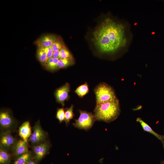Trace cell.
Wrapping results in <instances>:
<instances>
[{"label": "cell", "instance_id": "7c38bea8", "mask_svg": "<svg viewBox=\"0 0 164 164\" xmlns=\"http://www.w3.org/2000/svg\"><path fill=\"white\" fill-rule=\"evenodd\" d=\"M18 132L19 135L22 139L28 143L32 133L29 122L28 121L24 122L19 127Z\"/></svg>", "mask_w": 164, "mask_h": 164}, {"label": "cell", "instance_id": "603a6c76", "mask_svg": "<svg viewBox=\"0 0 164 164\" xmlns=\"http://www.w3.org/2000/svg\"><path fill=\"white\" fill-rule=\"evenodd\" d=\"M65 112L63 108L57 109L56 117L59 121L60 123H62L65 119Z\"/></svg>", "mask_w": 164, "mask_h": 164}, {"label": "cell", "instance_id": "7402d4cb", "mask_svg": "<svg viewBox=\"0 0 164 164\" xmlns=\"http://www.w3.org/2000/svg\"><path fill=\"white\" fill-rule=\"evenodd\" d=\"M65 46L64 43L61 38H59L55 41L52 46L54 52L60 50Z\"/></svg>", "mask_w": 164, "mask_h": 164}, {"label": "cell", "instance_id": "8fae6325", "mask_svg": "<svg viewBox=\"0 0 164 164\" xmlns=\"http://www.w3.org/2000/svg\"><path fill=\"white\" fill-rule=\"evenodd\" d=\"M12 149V156L15 158L29 151L28 143L22 139L16 141Z\"/></svg>", "mask_w": 164, "mask_h": 164}, {"label": "cell", "instance_id": "4fadbf2b", "mask_svg": "<svg viewBox=\"0 0 164 164\" xmlns=\"http://www.w3.org/2000/svg\"><path fill=\"white\" fill-rule=\"evenodd\" d=\"M136 120L137 122L140 124L144 131L150 133L160 140L164 148V135H161L156 133L153 130L150 126L144 122L141 118H137Z\"/></svg>", "mask_w": 164, "mask_h": 164}, {"label": "cell", "instance_id": "6da1fadb", "mask_svg": "<svg viewBox=\"0 0 164 164\" xmlns=\"http://www.w3.org/2000/svg\"><path fill=\"white\" fill-rule=\"evenodd\" d=\"M129 28L126 23L106 18L93 32V43L103 54H111L126 50L131 40Z\"/></svg>", "mask_w": 164, "mask_h": 164}, {"label": "cell", "instance_id": "484cf974", "mask_svg": "<svg viewBox=\"0 0 164 164\" xmlns=\"http://www.w3.org/2000/svg\"><path fill=\"white\" fill-rule=\"evenodd\" d=\"M37 163L35 162V161L32 159L29 161L26 164H37Z\"/></svg>", "mask_w": 164, "mask_h": 164}, {"label": "cell", "instance_id": "30bf717a", "mask_svg": "<svg viewBox=\"0 0 164 164\" xmlns=\"http://www.w3.org/2000/svg\"><path fill=\"white\" fill-rule=\"evenodd\" d=\"M58 36L53 34L43 35L34 42L37 46L46 47L52 46L55 41L59 38Z\"/></svg>", "mask_w": 164, "mask_h": 164}, {"label": "cell", "instance_id": "52a82bcc", "mask_svg": "<svg viewBox=\"0 0 164 164\" xmlns=\"http://www.w3.org/2000/svg\"><path fill=\"white\" fill-rule=\"evenodd\" d=\"M70 91L69 84L66 83L57 89L54 93L56 101L63 106L64 102L69 97V93Z\"/></svg>", "mask_w": 164, "mask_h": 164}, {"label": "cell", "instance_id": "9a60e30c", "mask_svg": "<svg viewBox=\"0 0 164 164\" xmlns=\"http://www.w3.org/2000/svg\"><path fill=\"white\" fill-rule=\"evenodd\" d=\"M59 60L58 59L52 57L48 58L44 66L46 69L52 72L59 70V68L58 63Z\"/></svg>", "mask_w": 164, "mask_h": 164}, {"label": "cell", "instance_id": "5b68a950", "mask_svg": "<svg viewBox=\"0 0 164 164\" xmlns=\"http://www.w3.org/2000/svg\"><path fill=\"white\" fill-rule=\"evenodd\" d=\"M47 136V133L43 129L38 121L33 127V132L29 140L32 144L35 145L45 141Z\"/></svg>", "mask_w": 164, "mask_h": 164}, {"label": "cell", "instance_id": "d4e9b609", "mask_svg": "<svg viewBox=\"0 0 164 164\" xmlns=\"http://www.w3.org/2000/svg\"><path fill=\"white\" fill-rule=\"evenodd\" d=\"M52 57L59 59H60V50L54 52Z\"/></svg>", "mask_w": 164, "mask_h": 164}, {"label": "cell", "instance_id": "3957f363", "mask_svg": "<svg viewBox=\"0 0 164 164\" xmlns=\"http://www.w3.org/2000/svg\"><path fill=\"white\" fill-rule=\"evenodd\" d=\"M96 105L112 101L117 97L114 90L105 83L99 84L95 89Z\"/></svg>", "mask_w": 164, "mask_h": 164}, {"label": "cell", "instance_id": "e0dca14e", "mask_svg": "<svg viewBox=\"0 0 164 164\" xmlns=\"http://www.w3.org/2000/svg\"><path fill=\"white\" fill-rule=\"evenodd\" d=\"M36 57L41 64L44 67L48 58L43 47L37 46L36 51Z\"/></svg>", "mask_w": 164, "mask_h": 164}, {"label": "cell", "instance_id": "7a4b0ae2", "mask_svg": "<svg viewBox=\"0 0 164 164\" xmlns=\"http://www.w3.org/2000/svg\"><path fill=\"white\" fill-rule=\"evenodd\" d=\"M93 114L95 119L110 123L119 116L120 109L119 101L116 98L108 102L96 105Z\"/></svg>", "mask_w": 164, "mask_h": 164}, {"label": "cell", "instance_id": "277c9868", "mask_svg": "<svg viewBox=\"0 0 164 164\" xmlns=\"http://www.w3.org/2000/svg\"><path fill=\"white\" fill-rule=\"evenodd\" d=\"M80 115L75 122L73 123L74 126L78 128L86 130L90 129L95 121L92 113L80 110Z\"/></svg>", "mask_w": 164, "mask_h": 164}, {"label": "cell", "instance_id": "2e32d148", "mask_svg": "<svg viewBox=\"0 0 164 164\" xmlns=\"http://www.w3.org/2000/svg\"><path fill=\"white\" fill-rule=\"evenodd\" d=\"M12 158L7 150L0 147V164H10Z\"/></svg>", "mask_w": 164, "mask_h": 164}, {"label": "cell", "instance_id": "8992f818", "mask_svg": "<svg viewBox=\"0 0 164 164\" xmlns=\"http://www.w3.org/2000/svg\"><path fill=\"white\" fill-rule=\"evenodd\" d=\"M50 147V143L46 141L33 146V159L37 163H39L47 154Z\"/></svg>", "mask_w": 164, "mask_h": 164}, {"label": "cell", "instance_id": "ffe728a7", "mask_svg": "<svg viewBox=\"0 0 164 164\" xmlns=\"http://www.w3.org/2000/svg\"><path fill=\"white\" fill-rule=\"evenodd\" d=\"M73 107V105H71L70 107L67 109L65 112L64 121L66 125L69 124L70 121L73 118L74 116Z\"/></svg>", "mask_w": 164, "mask_h": 164}, {"label": "cell", "instance_id": "d6986e66", "mask_svg": "<svg viewBox=\"0 0 164 164\" xmlns=\"http://www.w3.org/2000/svg\"><path fill=\"white\" fill-rule=\"evenodd\" d=\"M74 61L68 58H60L58 65L59 69L65 68L74 64Z\"/></svg>", "mask_w": 164, "mask_h": 164}, {"label": "cell", "instance_id": "9c48e42d", "mask_svg": "<svg viewBox=\"0 0 164 164\" xmlns=\"http://www.w3.org/2000/svg\"><path fill=\"white\" fill-rule=\"evenodd\" d=\"M14 122V120L9 111L4 110L0 111V125L2 128L6 130H10Z\"/></svg>", "mask_w": 164, "mask_h": 164}, {"label": "cell", "instance_id": "4316f807", "mask_svg": "<svg viewBox=\"0 0 164 164\" xmlns=\"http://www.w3.org/2000/svg\"><path fill=\"white\" fill-rule=\"evenodd\" d=\"M160 164H164V161H161Z\"/></svg>", "mask_w": 164, "mask_h": 164}, {"label": "cell", "instance_id": "5bb4252c", "mask_svg": "<svg viewBox=\"0 0 164 164\" xmlns=\"http://www.w3.org/2000/svg\"><path fill=\"white\" fill-rule=\"evenodd\" d=\"M32 159L33 154L29 151L15 157L13 164H26Z\"/></svg>", "mask_w": 164, "mask_h": 164}, {"label": "cell", "instance_id": "ac0fdd59", "mask_svg": "<svg viewBox=\"0 0 164 164\" xmlns=\"http://www.w3.org/2000/svg\"><path fill=\"white\" fill-rule=\"evenodd\" d=\"M89 92V87L87 82L78 87L75 90V93L80 97H82Z\"/></svg>", "mask_w": 164, "mask_h": 164}, {"label": "cell", "instance_id": "44dd1931", "mask_svg": "<svg viewBox=\"0 0 164 164\" xmlns=\"http://www.w3.org/2000/svg\"><path fill=\"white\" fill-rule=\"evenodd\" d=\"M60 58H68L74 62V58L65 45L60 50Z\"/></svg>", "mask_w": 164, "mask_h": 164}, {"label": "cell", "instance_id": "cb8c5ba5", "mask_svg": "<svg viewBox=\"0 0 164 164\" xmlns=\"http://www.w3.org/2000/svg\"><path fill=\"white\" fill-rule=\"evenodd\" d=\"M43 47L47 55L48 58L52 57L54 52L52 49V46L46 47Z\"/></svg>", "mask_w": 164, "mask_h": 164}, {"label": "cell", "instance_id": "ba28073f", "mask_svg": "<svg viewBox=\"0 0 164 164\" xmlns=\"http://www.w3.org/2000/svg\"><path fill=\"white\" fill-rule=\"evenodd\" d=\"M16 141L12 135L10 130L2 132L0 135V147L6 150L12 148Z\"/></svg>", "mask_w": 164, "mask_h": 164}]
</instances>
